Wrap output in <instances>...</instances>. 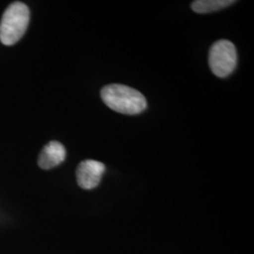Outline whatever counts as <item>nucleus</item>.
<instances>
[{
	"instance_id": "obj_1",
	"label": "nucleus",
	"mask_w": 254,
	"mask_h": 254,
	"mask_svg": "<svg viewBox=\"0 0 254 254\" xmlns=\"http://www.w3.org/2000/svg\"><path fill=\"white\" fill-rule=\"evenodd\" d=\"M101 98L109 109L125 115H136L147 108V101L140 91L122 84L105 86Z\"/></svg>"
},
{
	"instance_id": "obj_2",
	"label": "nucleus",
	"mask_w": 254,
	"mask_h": 254,
	"mask_svg": "<svg viewBox=\"0 0 254 254\" xmlns=\"http://www.w3.org/2000/svg\"><path fill=\"white\" fill-rule=\"evenodd\" d=\"M29 9L22 2H13L5 10L0 22V41L12 46L24 36L29 23Z\"/></svg>"
},
{
	"instance_id": "obj_3",
	"label": "nucleus",
	"mask_w": 254,
	"mask_h": 254,
	"mask_svg": "<svg viewBox=\"0 0 254 254\" xmlns=\"http://www.w3.org/2000/svg\"><path fill=\"white\" fill-rule=\"evenodd\" d=\"M237 64L235 45L228 40H219L209 51V66L216 76L224 78L233 73Z\"/></svg>"
},
{
	"instance_id": "obj_4",
	"label": "nucleus",
	"mask_w": 254,
	"mask_h": 254,
	"mask_svg": "<svg viewBox=\"0 0 254 254\" xmlns=\"http://www.w3.org/2000/svg\"><path fill=\"white\" fill-rule=\"evenodd\" d=\"M106 166L96 160H84L76 169V181L83 190H92L100 184Z\"/></svg>"
},
{
	"instance_id": "obj_5",
	"label": "nucleus",
	"mask_w": 254,
	"mask_h": 254,
	"mask_svg": "<svg viewBox=\"0 0 254 254\" xmlns=\"http://www.w3.org/2000/svg\"><path fill=\"white\" fill-rule=\"evenodd\" d=\"M66 157V150L59 141H50L42 150L38 164L43 170H50L63 163Z\"/></svg>"
},
{
	"instance_id": "obj_6",
	"label": "nucleus",
	"mask_w": 254,
	"mask_h": 254,
	"mask_svg": "<svg viewBox=\"0 0 254 254\" xmlns=\"http://www.w3.org/2000/svg\"><path fill=\"white\" fill-rule=\"evenodd\" d=\"M234 3V0H197L192 2L191 9L197 13H210L225 9Z\"/></svg>"
}]
</instances>
